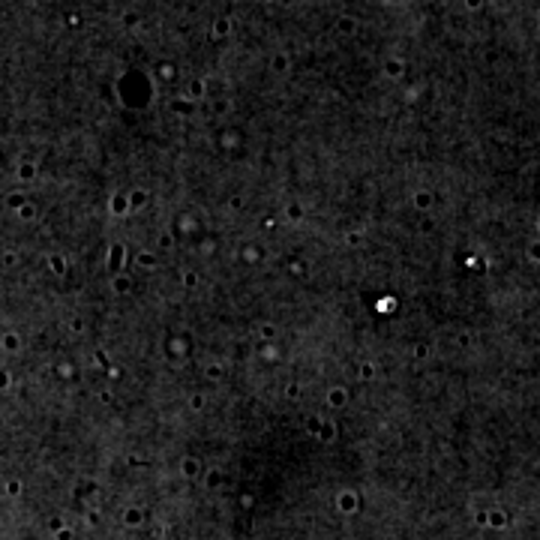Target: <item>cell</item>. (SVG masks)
<instances>
[{"mask_svg": "<svg viewBox=\"0 0 540 540\" xmlns=\"http://www.w3.org/2000/svg\"><path fill=\"white\" fill-rule=\"evenodd\" d=\"M288 66H291L288 54H276V57H273V69H276V72H288Z\"/></svg>", "mask_w": 540, "mask_h": 540, "instance_id": "cell-1", "label": "cell"}, {"mask_svg": "<svg viewBox=\"0 0 540 540\" xmlns=\"http://www.w3.org/2000/svg\"><path fill=\"white\" fill-rule=\"evenodd\" d=\"M399 72H402V63H399V60H390V63H387V75H399Z\"/></svg>", "mask_w": 540, "mask_h": 540, "instance_id": "cell-2", "label": "cell"}, {"mask_svg": "<svg viewBox=\"0 0 540 540\" xmlns=\"http://www.w3.org/2000/svg\"><path fill=\"white\" fill-rule=\"evenodd\" d=\"M330 402H333V405H342V402H345V393H342V390H333V393H330Z\"/></svg>", "mask_w": 540, "mask_h": 540, "instance_id": "cell-3", "label": "cell"}, {"mask_svg": "<svg viewBox=\"0 0 540 540\" xmlns=\"http://www.w3.org/2000/svg\"><path fill=\"white\" fill-rule=\"evenodd\" d=\"M189 96H201V84H198V81L189 84Z\"/></svg>", "mask_w": 540, "mask_h": 540, "instance_id": "cell-4", "label": "cell"}, {"mask_svg": "<svg viewBox=\"0 0 540 540\" xmlns=\"http://www.w3.org/2000/svg\"><path fill=\"white\" fill-rule=\"evenodd\" d=\"M465 6H468V9H480V6H483V0H465Z\"/></svg>", "mask_w": 540, "mask_h": 540, "instance_id": "cell-5", "label": "cell"}, {"mask_svg": "<svg viewBox=\"0 0 540 540\" xmlns=\"http://www.w3.org/2000/svg\"><path fill=\"white\" fill-rule=\"evenodd\" d=\"M225 30H228V21H219V24L213 27V33H225Z\"/></svg>", "mask_w": 540, "mask_h": 540, "instance_id": "cell-6", "label": "cell"}, {"mask_svg": "<svg viewBox=\"0 0 540 540\" xmlns=\"http://www.w3.org/2000/svg\"><path fill=\"white\" fill-rule=\"evenodd\" d=\"M342 30H354V21H351V18H342Z\"/></svg>", "mask_w": 540, "mask_h": 540, "instance_id": "cell-7", "label": "cell"}, {"mask_svg": "<svg viewBox=\"0 0 540 540\" xmlns=\"http://www.w3.org/2000/svg\"><path fill=\"white\" fill-rule=\"evenodd\" d=\"M126 285H129L126 279H117V282H114V288H117V291H126Z\"/></svg>", "mask_w": 540, "mask_h": 540, "instance_id": "cell-8", "label": "cell"}, {"mask_svg": "<svg viewBox=\"0 0 540 540\" xmlns=\"http://www.w3.org/2000/svg\"><path fill=\"white\" fill-rule=\"evenodd\" d=\"M261 3H270V0H261Z\"/></svg>", "mask_w": 540, "mask_h": 540, "instance_id": "cell-9", "label": "cell"}]
</instances>
